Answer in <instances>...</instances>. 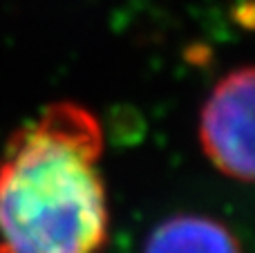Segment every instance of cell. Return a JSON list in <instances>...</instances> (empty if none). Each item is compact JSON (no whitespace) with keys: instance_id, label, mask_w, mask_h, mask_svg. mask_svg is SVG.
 Here are the masks:
<instances>
[{"instance_id":"cell-1","label":"cell","mask_w":255,"mask_h":253,"mask_svg":"<svg viewBox=\"0 0 255 253\" xmlns=\"http://www.w3.org/2000/svg\"><path fill=\"white\" fill-rule=\"evenodd\" d=\"M103 128L58 101L22 124L0 152V253H101L110 204Z\"/></svg>"},{"instance_id":"cell-2","label":"cell","mask_w":255,"mask_h":253,"mask_svg":"<svg viewBox=\"0 0 255 253\" xmlns=\"http://www.w3.org/2000/svg\"><path fill=\"white\" fill-rule=\"evenodd\" d=\"M253 67H235L222 76L199 112V143L222 175L249 184L253 179Z\"/></svg>"},{"instance_id":"cell-3","label":"cell","mask_w":255,"mask_h":253,"mask_svg":"<svg viewBox=\"0 0 255 253\" xmlns=\"http://www.w3.org/2000/svg\"><path fill=\"white\" fill-rule=\"evenodd\" d=\"M143 253H242V245L220 220L179 213L152 229Z\"/></svg>"}]
</instances>
